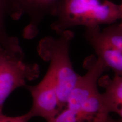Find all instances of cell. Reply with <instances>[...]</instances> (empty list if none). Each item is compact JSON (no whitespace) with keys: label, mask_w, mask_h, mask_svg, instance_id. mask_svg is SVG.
I'll list each match as a JSON object with an SVG mask.
<instances>
[{"label":"cell","mask_w":122,"mask_h":122,"mask_svg":"<svg viewBox=\"0 0 122 122\" xmlns=\"http://www.w3.org/2000/svg\"><path fill=\"white\" fill-rule=\"evenodd\" d=\"M50 24L58 35L82 26L109 25L122 19V4L109 0H60Z\"/></svg>","instance_id":"cell-1"},{"label":"cell","mask_w":122,"mask_h":122,"mask_svg":"<svg viewBox=\"0 0 122 122\" xmlns=\"http://www.w3.org/2000/svg\"><path fill=\"white\" fill-rule=\"evenodd\" d=\"M30 119L26 114L18 117H9L0 113V122H28Z\"/></svg>","instance_id":"cell-10"},{"label":"cell","mask_w":122,"mask_h":122,"mask_svg":"<svg viewBox=\"0 0 122 122\" xmlns=\"http://www.w3.org/2000/svg\"><path fill=\"white\" fill-rule=\"evenodd\" d=\"M102 122H122V118L119 120H115L109 115Z\"/></svg>","instance_id":"cell-11"},{"label":"cell","mask_w":122,"mask_h":122,"mask_svg":"<svg viewBox=\"0 0 122 122\" xmlns=\"http://www.w3.org/2000/svg\"><path fill=\"white\" fill-rule=\"evenodd\" d=\"M10 17L14 20L26 15L29 21L23 30V37L32 40L39 33L40 25L48 16L54 15L60 0H8Z\"/></svg>","instance_id":"cell-5"},{"label":"cell","mask_w":122,"mask_h":122,"mask_svg":"<svg viewBox=\"0 0 122 122\" xmlns=\"http://www.w3.org/2000/svg\"><path fill=\"white\" fill-rule=\"evenodd\" d=\"M10 16L8 0H0V45L16 53H23L17 37L10 36L5 25L6 18Z\"/></svg>","instance_id":"cell-8"},{"label":"cell","mask_w":122,"mask_h":122,"mask_svg":"<svg viewBox=\"0 0 122 122\" xmlns=\"http://www.w3.org/2000/svg\"><path fill=\"white\" fill-rule=\"evenodd\" d=\"M25 87L30 92L32 99L31 108L26 113L30 119L41 117L48 122L63 110L58 96L56 73L50 66L37 84L26 85Z\"/></svg>","instance_id":"cell-4"},{"label":"cell","mask_w":122,"mask_h":122,"mask_svg":"<svg viewBox=\"0 0 122 122\" xmlns=\"http://www.w3.org/2000/svg\"><path fill=\"white\" fill-rule=\"evenodd\" d=\"M58 36V37L46 36L41 39L37 52L42 59L49 62V66L54 70L59 103L63 109L79 75L75 71L70 56L74 33L68 30Z\"/></svg>","instance_id":"cell-2"},{"label":"cell","mask_w":122,"mask_h":122,"mask_svg":"<svg viewBox=\"0 0 122 122\" xmlns=\"http://www.w3.org/2000/svg\"><path fill=\"white\" fill-rule=\"evenodd\" d=\"M101 33L114 48L122 51V22L118 21L101 30Z\"/></svg>","instance_id":"cell-9"},{"label":"cell","mask_w":122,"mask_h":122,"mask_svg":"<svg viewBox=\"0 0 122 122\" xmlns=\"http://www.w3.org/2000/svg\"><path fill=\"white\" fill-rule=\"evenodd\" d=\"M24 58V53L14 52L0 45V113L6 100L15 89L39 77V66L25 62Z\"/></svg>","instance_id":"cell-3"},{"label":"cell","mask_w":122,"mask_h":122,"mask_svg":"<svg viewBox=\"0 0 122 122\" xmlns=\"http://www.w3.org/2000/svg\"><path fill=\"white\" fill-rule=\"evenodd\" d=\"M102 83L105 92L101 93V97L107 112L117 114L122 117V76L114 75L112 79L105 76L99 79Z\"/></svg>","instance_id":"cell-7"},{"label":"cell","mask_w":122,"mask_h":122,"mask_svg":"<svg viewBox=\"0 0 122 122\" xmlns=\"http://www.w3.org/2000/svg\"><path fill=\"white\" fill-rule=\"evenodd\" d=\"M84 37L94 50L97 58L114 75L122 76V51L105 40L101 33L100 26L85 28Z\"/></svg>","instance_id":"cell-6"}]
</instances>
